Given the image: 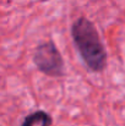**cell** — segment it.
<instances>
[{
	"mask_svg": "<svg viewBox=\"0 0 125 126\" xmlns=\"http://www.w3.org/2000/svg\"><path fill=\"white\" fill-rule=\"evenodd\" d=\"M71 37L85 65L93 72L103 71L107 65V51L93 22L79 17L71 26Z\"/></svg>",
	"mask_w": 125,
	"mask_h": 126,
	"instance_id": "6da1fadb",
	"label": "cell"
},
{
	"mask_svg": "<svg viewBox=\"0 0 125 126\" xmlns=\"http://www.w3.org/2000/svg\"><path fill=\"white\" fill-rule=\"evenodd\" d=\"M33 63L42 74L50 77H61L65 75V64L61 53L53 42L41 43L33 54Z\"/></svg>",
	"mask_w": 125,
	"mask_h": 126,
	"instance_id": "7a4b0ae2",
	"label": "cell"
},
{
	"mask_svg": "<svg viewBox=\"0 0 125 126\" xmlns=\"http://www.w3.org/2000/svg\"><path fill=\"white\" fill-rule=\"evenodd\" d=\"M53 119L49 115V113L44 110H37L27 115L21 126H52Z\"/></svg>",
	"mask_w": 125,
	"mask_h": 126,
	"instance_id": "3957f363",
	"label": "cell"
}]
</instances>
